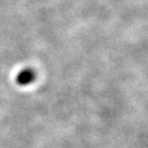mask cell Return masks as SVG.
<instances>
[{
  "label": "cell",
  "mask_w": 148,
  "mask_h": 148,
  "mask_svg": "<svg viewBox=\"0 0 148 148\" xmlns=\"http://www.w3.org/2000/svg\"><path fill=\"white\" fill-rule=\"evenodd\" d=\"M37 74L34 69L30 67H26L23 69L21 71H19L16 76V82L18 86H28L32 84L35 80H36Z\"/></svg>",
  "instance_id": "6da1fadb"
}]
</instances>
